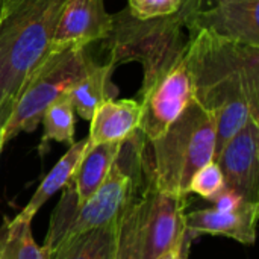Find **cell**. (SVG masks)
Wrapping results in <instances>:
<instances>
[{
  "label": "cell",
  "instance_id": "cell-11",
  "mask_svg": "<svg viewBox=\"0 0 259 259\" xmlns=\"http://www.w3.org/2000/svg\"><path fill=\"white\" fill-rule=\"evenodd\" d=\"M112 29V14L105 8V0H68L61 11L52 47L82 44L106 39Z\"/></svg>",
  "mask_w": 259,
  "mask_h": 259
},
{
  "label": "cell",
  "instance_id": "cell-22",
  "mask_svg": "<svg viewBox=\"0 0 259 259\" xmlns=\"http://www.w3.org/2000/svg\"><path fill=\"white\" fill-rule=\"evenodd\" d=\"M211 202H212V208L217 211H237L247 203V200H244L240 194H237L235 191L226 187L217 196H214Z\"/></svg>",
  "mask_w": 259,
  "mask_h": 259
},
{
  "label": "cell",
  "instance_id": "cell-2",
  "mask_svg": "<svg viewBox=\"0 0 259 259\" xmlns=\"http://www.w3.org/2000/svg\"><path fill=\"white\" fill-rule=\"evenodd\" d=\"M147 178V140L138 129L121 143L108 178L85 203H77L71 182L64 188L41 246L46 256L58 244L76 234L117 223L137 199Z\"/></svg>",
  "mask_w": 259,
  "mask_h": 259
},
{
  "label": "cell",
  "instance_id": "cell-6",
  "mask_svg": "<svg viewBox=\"0 0 259 259\" xmlns=\"http://www.w3.org/2000/svg\"><path fill=\"white\" fill-rule=\"evenodd\" d=\"M188 196L161 191L150 173L117 222L115 259H158L185 235Z\"/></svg>",
  "mask_w": 259,
  "mask_h": 259
},
{
  "label": "cell",
  "instance_id": "cell-20",
  "mask_svg": "<svg viewBox=\"0 0 259 259\" xmlns=\"http://www.w3.org/2000/svg\"><path fill=\"white\" fill-rule=\"evenodd\" d=\"M223 188L225 178L215 161H211L200 170H197L190 182V193H196L206 200H211Z\"/></svg>",
  "mask_w": 259,
  "mask_h": 259
},
{
  "label": "cell",
  "instance_id": "cell-23",
  "mask_svg": "<svg viewBox=\"0 0 259 259\" xmlns=\"http://www.w3.org/2000/svg\"><path fill=\"white\" fill-rule=\"evenodd\" d=\"M217 0H184L181 9L178 11V14L182 17L184 23H187V20L194 15L196 12H200L206 8H209L211 5H214Z\"/></svg>",
  "mask_w": 259,
  "mask_h": 259
},
{
  "label": "cell",
  "instance_id": "cell-10",
  "mask_svg": "<svg viewBox=\"0 0 259 259\" xmlns=\"http://www.w3.org/2000/svg\"><path fill=\"white\" fill-rule=\"evenodd\" d=\"M185 29H206L222 38L259 47V0H217L191 15Z\"/></svg>",
  "mask_w": 259,
  "mask_h": 259
},
{
  "label": "cell",
  "instance_id": "cell-1",
  "mask_svg": "<svg viewBox=\"0 0 259 259\" xmlns=\"http://www.w3.org/2000/svg\"><path fill=\"white\" fill-rule=\"evenodd\" d=\"M185 61L194 100L215 120V159L249 120H259V47L196 29L188 32Z\"/></svg>",
  "mask_w": 259,
  "mask_h": 259
},
{
  "label": "cell",
  "instance_id": "cell-24",
  "mask_svg": "<svg viewBox=\"0 0 259 259\" xmlns=\"http://www.w3.org/2000/svg\"><path fill=\"white\" fill-rule=\"evenodd\" d=\"M191 241H193V238L190 235H187V232H185V235L176 246H173L170 250L162 253L158 259H188Z\"/></svg>",
  "mask_w": 259,
  "mask_h": 259
},
{
  "label": "cell",
  "instance_id": "cell-9",
  "mask_svg": "<svg viewBox=\"0 0 259 259\" xmlns=\"http://www.w3.org/2000/svg\"><path fill=\"white\" fill-rule=\"evenodd\" d=\"M214 161L226 188L247 202H259V120H249L226 141Z\"/></svg>",
  "mask_w": 259,
  "mask_h": 259
},
{
  "label": "cell",
  "instance_id": "cell-14",
  "mask_svg": "<svg viewBox=\"0 0 259 259\" xmlns=\"http://www.w3.org/2000/svg\"><path fill=\"white\" fill-rule=\"evenodd\" d=\"M115 67L111 62L99 64L91 59L85 74L70 88L67 93L74 112L83 120H91L94 111L106 100L117 96V88L112 83V74Z\"/></svg>",
  "mask_w": 259,
  "mask_h": 259
},
{
  "label": "cell",
  "instance_id": "cell-19",
  "mask_svg": "<svg viewBox=\"0 0 259 259\" xmlns=\"http://www.w3.org/2000/svg\"><path fill=\"white\" fill-rule=\"evenodd\" d=\"M0 259H47L32 235L30 223L6 220L0 226Z\"/></svg>",
  "mask_w": 259,
  "mask_h": 259
},
{
  "label": "cell",
  "instance_id": "cell-3",
  "mask_svg": "<svg viewBox=\"0 0 259 259\" xmlns=\"http://www.w3.org/2000/svg\"><path fill=\"white\" fill-rule=\"evenodd\" d=\"M68 0H0V131L38 64L52 50Z\"/></svg>",
  "mask_w": 259,
  "mask_h": 259
},
{
  "label": "cell",
  "instance_id": "cell-21",
  "mask_svg": "<svg viewBox=\"0 0 259 259\" xmlns=\"http://www.w3.org/2000/svg\"><path fill=\"white\" fill-rule=\"evenodd\" d=\"M184 0H127L129 12L140 20L167 17L176 14Z\"/></svg>",
  "mask_w": 259,
  "mask_h": 259
},
{
  "label": "cell",
  "instance_id": "cell-4",
  "mask_svg": "<svg viewBox=\"0 0 259 259\" xmlns=\"http://www.w3.org/2000/svg\"><path fill=\"white\" fill-rule=\"evenodd\" d=\"M215 156V120L193 100L170 127L147 141L149 173L155 187L165 193L190 196V182L197 170Z\"/></svg>",
  "mask_w": 259,
  "mask_h": 259
},
{
  "label": "cell",
  "instance_id": "cell-15",
  "mask_svg": "<svg viewBox=\"0 0 259 259\" xmlns=\"http://www.w3.org/2000/svg\"><path fill=\"white\" fill-rule=\"evenodd\" d=\"M88 138H83L74 144L70 146V149L65 152V155L55 164V167L49 171V175L42 179L30 200L26 203V206L14 217L15 222H26L32 223L36 212L41 209V206L59 190H64L74 178L76 170L88 149Z\"/></svg>",
  "mask_w": 259,
  "mask_h": 259
},
{
  "label": "cell",
  "instance_id": "cell-18",
  "mask_svg": "<svg viewBox=\"0 0 259 259\" xmlns=\"http://www.w3.org/2000/svg\"><path fill=\"white\" fill-rule=\"evenodd\" d=\"M74 108L68 94L55 100L50 106L46 108L41 121L44 126V134L39 146V153L47 150L49 141H58L62 144H74Z\"/></svg>",
  "mask_w": 259,
  "mask_h": 259
},
{
  "label": "cell",
  "instance_id": "cell-7",
  "mask_svg": "<svg viewBox=\"0 0 259 259\" xmlns=\"http://www.w3.org/2000/svg\"><path fill=\"white\" fill-rule=\"evenodd\" d=\"M90 46H55L26 80L11 117L3 126L5 143L21 132H33L47 106L65 96L85 74L91 61Z\"/></svg>",
  "mask_w": 259,
  "mask_h": 259
},
{
  "label": "cell",
  "instance_id": "cell-12",
  "mask_svg": "<svg viewBox=\"0 0 259 259\" xmlns=\"http://www.w3.org/2000/svg\"><path fill=\"white\" fill-rule=\"evenodd\" d=\"M259 202H247L237 211H217L214 208L185 212V232L193 240L197 235H219L252 246L256 240Z\"/></svg>",
  "mask_w": 259,
  "mask_h": 259
},
{
  "label": "cell",
  "instance_id": "cell-13",
  "mask_svg": "<svg viewBox=\"0 0 259 259\" xmlns=\"http://www.w3.org/2000/svg\"><path fill=\"white\" fill-rule=\"evenodd\" d=\"M141 106L138 100H106L90 120V146L102 143H121L140 129Z\"/></svg>",
  "mask_w": 259,
  "mask_h": 259
},
{
  "label": "cell",
  "instance_id": "cell-16",
  "mask_svg": "<svg viewBox=\"0 0 259 259\" xmlns=\"http://www.w3.org/2000/svg\"><path fill=\"white\" fill-rule=\"evenodd\" d=\"M121 143H102L96 146L88 144V149L71 181L79 205L85 203L102 187L117 159Z\"/></svg>",
  "mask_w": 259,
  "mask_h": 259
},
{
  "label": "cell",
  "instance_id": "cell-17",
  "mask_svg": "<svg viewBox=\"0 0 259 259\" xmlns=\"http://www.w3.org/2000/svg\"><path fill=\"white\" fill-rule=\"evenodd\" d=\"M117 223L76 234L58 244L47 259H115Z\"/></svg>",
  "mask_w": 259,
  "mask_h": 259
},
{
  "label": "cell",
  "instance_id": "cell-8",
  "mask_svg": "<svg viewBox=\"0 0 259 259\" xmlns=\"http://www.w3.org/2000/svg\"><path fill=\"white\" fill-rule=\"evenodd\" d=\"M140 131L147 141H153L194 100V87L185 55L150 87L140 91Z\"/></svg>",
  "mask_w": 259,
  "mask_h": 259
},
{
  "label": "cell",
  "instance_id": "cell-5",
  "mask_svg": "<svg viewBox=\"0 0 259 259\" xmlns=\"http://www.w3.org/2000/svg\"><path fill=\"white\" fill-rule=\"evenodd\" d=\"M103 41L114 67L131 61L143 65V91L185 55L188 32L178 12L140 20L126 8L112 15L111 33Z\"/></svg>",
  "mask_w": 259,
  "mask_h": 259
},
{
  "label": "cell",
  "instance_id": "cell-25",
  "mask_svg": "<svg viewBox=\"0 0 259 259\" xmlns=\"http://www.w3.org/2000/svg\"><path fill=\"white\" fill-rule=\"evenodd\" d=\"M3 146H5V138H3V131H0V155H2Z\"/></svg>",
  "mask_w": 259,
  "mask_h": 259
}]
</instances>
